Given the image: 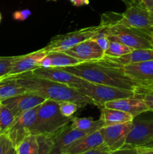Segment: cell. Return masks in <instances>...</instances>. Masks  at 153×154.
<instances>
[{
	"mask_svg": "<svg viewBox=\"0 0 153 154\" xmlns=\"http://www.w3.org/2000/svg\"><path fill=\"white\" fill-rule=\"evenodd\" d=\"M149 12V17H150V20H151L152 24L153 25V11H148Z\"/></svg>",
	"mask_w": 153,
	"mask_h": 154,
	"instance_id": "cell-44",
	"label": "cell"
},
{
	"mask_svg": "<svg viewBox=\"0 0 153 154\" xmlns=\"http://www.w3.org/2000/svg\"><path fill=\"white\" fill-rule=\"evenodd\" d=\"M62 69L94 84H102L134 91L139 82L128 76L123 66L102 58L95 61L85 62Z\"/></svg>",
	"mask_w": 153,
	"mask_h": 154,
	"instance_id": "cell-1",
	"label": "cell"
},
{
	"mask_svg": "<svg viewBox=\"0 0 153 154\" xmlns=\"http://www.w3.org/2000/svg\"><path fill=\"white\" fill-rule=\"evenodd\" d=\"M38 141V151L37 154H51L52 150V139L49 137L38 135L37 136Z\"/></svg>",
	"mask_w": 153,
	"mask_h": 154,
	"instance_id": "cell-30",
	"label": "cell"
},
{
	"mask_svg": "<svg viewBox=\"0 0 153 154\" xmlns=\"http://www.w3.org/2000/svg\"><path fill=\"white\" fill-rule=\"evenodd\" d=\"M16 58L17 57H0V78H5L9 75Z\"/></svg>",
	"mask_w": 153,
	"mask_h": 154,
	"instance_id": "cell-29",
	"label": "cell"
},
{
	"mask_svg": "<svg viewBox=\"0 0 153 154\" xmlns=\"http://www.w3.org/2000/svg\"><path fill=\"white\" fill-rule=\"evenodd\" d=\"M46 99L33 93H26L2 100V104L5 105L17 118L26 111L41 105Z\"/></svg>",
	"mask_w": 153,
	"mask_h": 154,
	"instance_id": "cell-11",
	"label": "cell"
},
{
	"mask_svg": "<svg viewBox=\"0 0 153 154\" xmlns=\"http://www.w3.org/2000/svg\"><path fill=\"white\" fill-rule=\"evenodd\" d=\"M26 93L28 92L10 77H5L0 82V99L2 101Z\"/></svg>",
	"mask_w": 153,
	"mask_h": 154,
	"instance_id": "cell-21",
	"label": "cell"
},
{
	"mask_svg": "<svg viewBox=\"0 0 153 154\" xmlns=\"http://www.w3.org/2000/svg\"><path fill=\"white\" fill-rule=\"evenodd\" d=\"M101 29L100 25L92 26L74 30L65 34L57 35L51 38L49 43L43 48L48 54L51 52H64L80 42L91 39Z\"/></svg>",
	"mask_w": 153,
	"mask_h": 154,
	"instance_id": "cell-6",
	"label": "cell"
},
{
	"mask_svg": "<svg viewBox=\"0 0 153 154\" xmlns=\"http://www.w3.org/2000/svg\"><path fill=\"white\" fill-rule=\"evenodd\" d=\"M133 127V121L119 124L105 126L99 129L103 137L104 143L110 151L122 148L126 138Z\"/></svg>",
	"mask_w": 153,
	"mask_h": 154,
	"instance_id": "cell-9",
	"label": "cell"
},
{
	"mask_svg": "<svg viewBox=\"0 0 153 154\" xmlns=\"http://www.w3.org/2000/svg\"><path fill=\"white\" fill-rule=\"evenodd\" d=\"M52 66V62H51V57L49 54H46L38 63V67L43 68H51Z\"/></svg>",
	"mask_w": 153,
	"mask_h": 154,
	"instance_id": "cell-36",
	"label": "cell"
},
{
	"mask_svg": "<svg viewBox=\"0 0 153 154\" xmlns=\"http://www.w3.org/2000/svg\"><path fill=\"white\" fill-rule=\"evenodd\" d=\"M46 53L43 48L34 52L22 56H17V58L14 63L10 72L8 76H14L27 72H31L38 67V63L45 56ZM7 76V77H8Z\"/></svg>",
	"mask_w": 153,
	"mask_h": 154,
	"instance_id": "cell-14",
	"label": "cell"
},
{
	"mask_svg": "<svg viewBox=\"0 0 153 154\" xmlns=\"http://www.w3.org/2000/svg\"><path fill=\"white\" fill-rule=\"evenodd\" d=\"M69 1L74 6H76V7L88 5L89 4V0H69Z\"/></svg>",
	"mask_w": 153,
	"mask_h": 154,
	"instance_id": "cell-38",
	"label": "cell"
},
{
	"mask_svg": "<svg viewBox=\"0 0 153 154\" xmlns=\"http://www.w3.org/2000/svg\"><path fill=\"white\" fill-rule=\"evenodd\" d=\"M104 107L128 113L134 118L142 113L149 111L143 100L136 97L123 98L107 102L104 104Z\"/></svg>",
	"mask_w": 153,
	"mask_h": 154,
	"instance_id": "cell-16",
	"label": "cell"
},
{
	"mask_svg": "<svg viewBox=\"0 0 153 154\" xmlns=\"http://www.w3.org/2000/svg\"><path fill=\"white\" fill-rule=\"evenodd\" d=\"M8 77L13 78L20 86L25 88L28 93H35L46 99H50L58 102L70 101L84 106L87 105H94L91 99L84 96L75 88L66 84L40 78L34 75L32 72Z\"/></svg>",
	"mask_w": 153,
	"mask_h": 154,
	"instance_id": "cell-2",
	"label": "cell"
},
{
	"mask_svg": "<svg viewBox=\"0 0 153 154\" xmlns=\"http://www.w3.org/2000/svg\"><path fill=\"white\" fill-rule=\"evenodd\" d=\"M121 1H122L124 3V5H126V7H127V6H128L129 5L132 4V3L135 2L139 1V0H121Z\"/></svg>",
	"mask_w": 153,
	"mask_h": 154,
	"instance_id": "cell-41",
	"label": "cell"
},
{
	"mask_svg": "<svg viewBox=\"0 0 153 154\" xmlns=\"http://www.w3.org/2000/svg\"><path fill=\"white\" fill-rule=\"evenodd\" d=\"M48 2L49 1H52V2H56V1H57V0H47Z\"/></svg>",
	"mask_w": 153,
	"mask_h": 154,
	"instance_id": "cell-48",
	"label": "cell"
},
{
	"mask_svg": "<svg viewBox=\"0 0 153 154\" xmlns=\"http://www.w3.org/2000/svg\"><path fill=\"white\" fill-rule=\"evenodd\" d=\"M4 78H0V82H1V81H2V80L4 79Z\"/></svg>",
	"mask_w": 153,
	"mask_h": 154,
	"instance_id": "cell-47",
	"label": "cell"
},
{
	"mask_svg": "<svg viewBox=\"0 0 153 154\" xmlns=\"http://www.w3.org/2000/svg\"><path fill=\"white\" fill-rule=\"evenodd\" d=\"M119 22L127 26L140 30L150 36L153 32V25L150 20L149 12L139 1L126 7L124 12L122 13Z\"/></svg>",
	"mask_w": 153,
	"mask_h": 154,
	"instance_id": "cell-7",
	"label": "cell"
},
{
	"mask_svg": "<svg viewBox=\"0 0 153 154\" xmlns=\"http://www.w3.org/2000/svg\"><path fill=\"white\" fill-rule=\"evenodd\" d=\"M2 101L1 99H0V105H1V104H2Z\"/></svg>",
	"mask_w": 153,
	"mask_h": 154,
	"instance_id": "cell-49",
	"label": "cell"
},
{
	"mask_svg": "<svg viewBox=\"0 0 153 154\" xmlns=\"http://www.w3.org/2000/svg\"><path fill=\"white\" fill-rule=\"evenodd\" d=\"M139 2L148 11H153V0H139Z\"/></svg>",
	"mask_w": 153,
	"mask_h": 154,
	"instance_id": "cell-37",
	"label": "cell"
},
{
	"mask_svg": "<svg viewBox=\"0 0 153 154\" xmlns=\"http://www.w3.org/2000/svg\"><path fill=\"white\" fill-rule=\"evenodd\" d=\"M133 48L127 46L124 44L115 41H110L109 47L105 51L104 55L107 57H118L129 54L133 51Z\"/></svg>",
	"mask_w": 153,
	"mask_h": 154,
	"instance_id": "cell-26",
	"label": "cell"
},
{
	"mask_svg": "<svg viewBox=\"0 0 153 154\" xmlns=\"http://www.w3.org/2000/svg\"><path fill=\"white\" fill-rule=\"evenodd\" d=\"M5 154H16V147H12L11 148H10L8 150V152Z\"/></svg>",
	"mask_w": 153,
	"mask_h": 154,
	"instance_id": "cell-42",
	"label": "cell"
},
{
	"mask_svg": "<svg viewBox=\"0 0 153 154\" xmlns=\"http://www.w3.org/2000/svg\"><path fill=\"white\" fill-rule=\"evenodd\" d=\"M64 53L77 59L81 63L99 60L104 56V51L92 39L80 42Z\"/></svg>",
	"mask_w": 153,
	"mask_h": 154,
	"instance_id": "cell-12",
	"label": "cell"
},
{
	"mask_svg": "<svg viewBox=\"0 0 153 154\" xmlns=\"http://www.w3.org/2000/svg\"><path fill=\"white\" fill-rule=\"evenodd\" d=\"M14 145L8 136L6 134L0 135V154H5Z\"/></svg>",
	"mask_w": 153,
	"mask_h": 154,
	"instance_id": "cell-32",
	"label": "cell"
},
{
	"mask_svg": "<svg viewBox=\"0 0 153 154\" xmlns=\"http://www.w3.org/2000/svg\"><path fill=\"white\" fill-rule=\"evenodd\" d=\"M103 144V137L98 129L80 138L68 148L63 150L61 154H80L98 147Z\"/></svg>",
	"mask_w": 153,
	"mask_h": 154,
	"instance_id": "cell-17",
	"label": "cell"
},
{
	"mask_svg": "<svg viewBox=\"0 0 153 154\" xmlns=\"http://www.w3.org/2000/svg\"><path fill=\"white\" fill-rule=\"evenodd\" d=\"M151 38H152V46H153V32L151 34Z\"/></svg>",
	"mask_w": 153,
	"mask_h": 154,
	"instance_id": "cell-45",
	"label": "cell"
},
{
	"mask_svg": "<svg viewBox=\"0 0 153 154\" xmlns=\"http://www.w3.org/2000/svg\"><path fill=\"white\" fill-rule=\"evenodd\" d=\"M48 54L51 57V68L68 67L81 63L79 60L64 52H51L48 53Z\"/></svg>",
	"mask_w": 153,
	"mask_h": 154,
	"instance_id": "cell-23",
	"label": "cell"
},
{
	"mask_svg": "<svg viewBox=\"0 0 153 154\" xmlns=\"http://www.w3.org/2000/svg\"><path fill=\"white\" fill-rule=\"evenodd\" d=\"M70 125L71 127L88 132H94L104 126L103 120H94L92 117H72Z\"/></svg>",
	"mask_w": 153,
	"mask_h": 154,
	"instance_id": "cell-22",
	"label": "cell"
},
{
	"mask_svg": "<svg viewBox=\"0 0 153 154\" xmlns=\"http://www.w3.org/2000/svg\"><path fill=\"white\" fill-rule=\"evenodd\" d=\"M140 154H153V148H146V147H138Z\"/></svg>",
	"mask_w": 153,
	"mask_h": 154,
	"instance_id": "cell-39",
	"label": "cell"
},
{
	"mask_svg": "<svg viewBox=\"0 0 153 154\" xmlns=\"http://www.w3.org/2000/svg\"><path fill=\"white\" fill-rule=\"evenodd\" d=\"M153 140V119H134L133 127L122 148H138Z\"/></svg>",
	"mask_w": 153,
	"mask_h": 154,
	"instance_id": "cell-8",
	"label": "cell"
},
{
	"mask_svg": "<svg viewBox=\"0 0 153 154\" xmlns=\"http://www.w3.org/2000/svg\"><path fill=\"white\" fill-rule=\"evenodd\" d=\"M91 132H84L73 128L69 124L60 133L52 138V150L51 154H61L62 152L72 144Z\"/></svg>",
	"mask_w": 153,
	"mask_h": 154,
	"instance_id": "cell-15",
	"label": "cell"
},
{
	"mask_svg": "<svg viewBox=\"0 0 153 154\" xmlns=\"http://www.w3.org/2000/svg\"><path fill=\"white\" fill-rule=\"evenodd\" d=\"M91 39L95 42L104 52L109 47L110 40L108 38V35L102 27Z\"/></svg>",
	"mask_w": 153,
	"mask_h": 154,
	"instance_id": "cell-31",
	"label": "cell"
},
{
	"mask_svg": "<svg viewBox=\"0 0 153 154\" xmlns=\"http://www.w3.org/2000/svg\"><path fill=\"white\" fill-rule=\"evenodd\" d=\"M139 85L142 86V87H148V88H152V89H153V80H152V81H147V82L140 83Z\"/></svg>",
	"mask_w": 153,
	"mask_h": 154,
	"instance_id": "cell-40",
	"label": "cell"
},
{
	"mask_svg": "<svg viewBox=\"0 0 153 154\" xmlns=\"http://www.w3.org/2000/svg\"><path fill=\"white\" fill-rule=\"evenodd\" d=\"M122 13L118 19L113 23L106 26H100L105 30L110 41L121 42L133 49H148L153 48L152 38L149 35L127 26L119 22Z\"/></svg>",
	"mask_w": 153,
	"mask_h": 154,
	"instance_id": "cell-4",
	"label": "cell"
},
{
	"mask_svg": "<svg viewBox=\"0 0 153 154\" xmlns=\"http://www.w3.org/2000/svg\"><path fill=\"white\" fill-rule=\"evenodd\" d=\"M135 97L143 100L149 111H153V89L139 85L134 90Z\"/></svg>",
	"mask_w": 153,
	"mask_h": 154,
	"instance_id": "cell-27",
	"label": "cell"
},
{
	"mask_svg": "<svg viewBox=\"0 0 153 154\" xmlns=\"http://www.w3.org/2000/svg\"><path fill=\"white\" fill-rule=\"evenodd\" d=\"M110 154H140L137 148H121L111 151Z\"/></svg>",
	"mask_w": 153,
	"mask_h": 154,
	"instance_id": "cell-35",
	"label": "cell"
},
{
	"mask_svg": "<svg viewBox=\"0 0 153 154\" xmlns=\"http://www.w3.org/2000/svg\"><path fill=\"white\" fill-rule=\"evenodd\" d=\"M32 15V11L29 9H23L20 11H16L13 13L12 17L13 19L17 21H25L26 20L28 19Z\"/></svg>",
	"mask_w": 153,
	"mask_h": 154,
	"instance_id": "cell-33",
	"label": "cell"
},
{
	"mask_svg": "<svg viewBox=\"0 0 153 154\" xmlns=\"http://www.w3.org/2000/svg\"><path fill=\"white\" fill-rule=\"evenodd\" d=\"M59 105V111L61 114L64 117L71 118L72 116L80 109L83 107L84 105L80 104L75 103V102H70V101H62L58 102Z\"/></svg>",
	"mask_w": 153,
	"mask_h": 154,
	"instance_id": "cell-28",
	"label": "cell"
},
{
	"mask_svg": "<svg viewBox=\"0 0 153 154\" xmlns=\"http://www.w3.org/2000/svg\"><path fill=\"white\" fill-rule=\"evenodd\" d=\"M126 75L140 83L153 80V60L123 66Z\"/></svg>",
	"mask_w": 153,
	"mask_h": 154,
	"instance_id": "cell-18",
	"label": "cell"
},
{
	"mask_svg": "<svg viewBox=\"0 0 153 154\" xmlns=\"http://www.w3.org/2000/svg\"><path fill=\"white\" fill-rule=\"evenodd\" d=\"M103 57L116 64L123 66L128 64L148 61V60H153V48L134 49L129 54L118 57H107L105 55Z\"/></svg>",
	"mask_w": 153,
	"mask_h": 154,
	"instance_id": "cell-19",
	"label": "cell"
},
{
	"mask_svg": "<svg viewBox=\"0 0 153 154\" xmlns=\"http://www.w3.org/2000/svg\"><path fill=\"white\" fill-rule=\"evenodd\" d=\"M110 152L109 147L104 143L103 144L98 146V147H94V148L80 154H110Z\"/></svg>",
	"mask_w": 153,
	"mask_h": 154,
	"instance_id": "cell-34",
	"label": "cell"
},
{
	"mask_svg": "<svg viewBox=\"0 0 153 154\" xmlns=\"http://www.w3.org/2000/svg\"><path fill=\"white\" fill-rule=\"evenodd\" d=\"M1 20H2V14L1 13H0V23H1Z\"/></svg>",
	"mask_w": 153,
	"mask_h": 154,
	"instance_id": "cell-46",
	"label": "cell"
},
{
	"mask_svg": "<svg viewBox=\"0 0 153 154\" xmlns=\"http://www.w3.org/2000/svg\"><path fill=\"white\" fill-rule=\"evenodd\" d=\"M141 147H146V148H153V140L152 141H150L149 143H148L147 144H146L145 146Z\"/></svg>",
	"mask_w": 153,
	"mask_h": 154,
	"instance_id": "cell-43",
	"label": "cell"
},
{
	"mask_svg": "<svg viewBox=\"0 0 153 154\" xmlns=\"http://www.w3.org/2000/svg\"><path fill=\"white\" fill-rule=\"evenodd\" d=\"M72 87L91 99L94 105L100 108L104 107V104L107 102L123 98L135 97L134 91L132 90L94 84L85 80Z\"/></svg>",
	"mask_w": 153,
	"mask_h": 154,
	"instance_id": "cell-5",
	"label": "cell"
},
{
	"mask_svg": "<svg viewBox=\"0 0 153 154\" xmlns=\"http://www.w3.org/2000/svg\"><path fill=\"white\" fill-rule=\"evenodd\" d=\"M100 120H103L105 126L119 124L133 121L134 117L131 114L119 110L103 107L100 108Z\"/></svg>",
	"mask_w": 153,
	"mask_h": 154,
	"instance_id": "cell-20",
	"label": "cell"
},
{
	"mask_svg": "<svg viewBox=\"0 0 153 154\" xmlns=\"http://www.w3.org/2000/svg\"><path fill=\"white\" fill-rule=\"evenodd\" d=\"M71 119L61 114L58 102L46 99L38 106L30 134L52 138L70 124Z\"/></svg>",
	"mask_w": 153,
	"mask_h": 154,
	"instance_id": "cell-3",
	"label": "cell"
},
{
	"mask_svg": "<svg viewBox=\"0 0 153 154\" xmlns=\"http://www.w3.org/2000/svg\"><path fill=\"white\" fill-rule=\"evenodd\" d=\"M38 106L26 111L15 119L12 126L7 132L6 135L10 138L14 147H16L24 138L30 135L33 123L35 120Z\"/></svg>",
	"mask_w": 153,
	"mask_h": 154,
	"instance_id": "cell-10",
	"label": "cell"
},
{
	"mask_svg": "<svg viewBox=\"0 0 153 154\" xmlns=\"http://www.w3.org/2000/svg\"><path fill=\"white\" fill-rule=\"evenodd\" d=\"M13 113L5 106L0 105V135L6 134L15 120Z\"/></svg>",
	"mask_w": 153,
	"mask_h": 154,
	"instance_id": "cell-25",
	"label": "cell"
},
{
	"mask_svg": "<svg viewBox=\"0 0 153 154\" xmlns=\"http://www.w3.org/2000/svg\"><path fill=\"white\" fill-rule=\"evenodd\" d=\"M31 72L34 75H37L40 78L60 83V84H66L71 87L83 81V79L82 78L75 76V75L63 70L61 68L38 67Z\"/></svg>",
	"mask_w": 153,
	"mask_h": 154,
	"instance_id": "cell-13",
	"label": "cell"
},
{
	"mask_svg": "<svg viewBox=\"0 0 153 154\" xmlns=\"http://www.w3.org/2000/svg\"><path fill=\"white\" fill-rule=\"evenodd\" d=\"M16 154H37L39 145L36 135H28L16 146Z\"/></svg>",
	"mask_w": 153,
	"mask_h": 154,
	"instance_id": "cell-24",
	"label": "cell"
}]
</instances>
